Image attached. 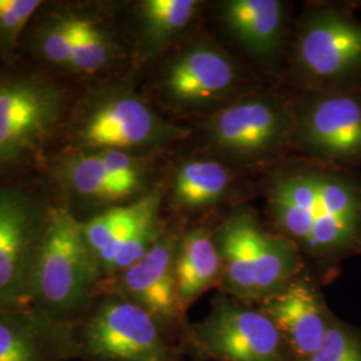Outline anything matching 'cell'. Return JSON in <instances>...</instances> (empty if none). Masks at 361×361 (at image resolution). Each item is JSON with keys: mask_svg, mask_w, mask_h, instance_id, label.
I'll use <instances>...</instances> for the list:
<instances>
[{"mask_svg": "<svg viewBox=\"0 0 361 361\" xmlns=\"http://www.w3.org/2000/svg\"><path fill=\"white\" fill-rule=\"evenodd\" d=\"M269 214L298 250L325 262L361 253V180L348 169L304 166L280 173Z\"/></svg>", "mask_w": 361, "mask_h": 361, "instance_id": "1", "label": "cell"}, {"mask_svg": "<svg viewBox=\"0 0 361 361\" xmlns=\"http://www.w3.org/2000/svg\"><path fill=\"white\" fill-rule=\"evenodd\" d=\"M75 97L70 82L47 71L20 62L0 66V182L42 168Z\"/></svg>", "mask_w": 361, "mask_h": 361, "instance_id": "2", "label": "cell"}, {"mask_svg": "<svg viewBox=\"0 0 361 361\" xmlns=\"http://www.w3.org/2000/svg\"><path fill=\"white\" fill-rule=\"evenodd\" d=\"M189 134L190 130L159 116L128 80H101L77 94L61 146L150 155Z\"/></svg>", "mask_w": 361, "mask_h": 361, "instance_id": "3", "label": "cell"}, {"mask_svg": "<svg viewBox=\"0 0 361 361\" xmlns=\"http://www.w3.org/2000/svg\"><path fill=\"white\" fill-rule=\"evenodd\" d=\"M153 168L149 155L116 150L82 152L61 146L39 170L55 202L79 221H86L149 193Z\"/></svg>", "mask_w": 361, "mask_h": 361, "instance_id": "4", "label": "cell"}, {"mask_svg": "<svg viewBox=\"0 0 361 361\" xmlns=\"http://www.w3.org/2000/svg\"><path fill=\"white\" fill-rule=\"evenodd\" d=\"M102 279L82 222L55 202L32 271L30 304L75 325L99 295Z\"/></svg>", "mask_w": 361, "mask_h": 361, "instance_id": "5", "label": "cell"}, {"mask_svg": "<svg viewBox=\"0 0 361 361\" xmlns=\"http://www.w3.org/2000/svg\"><path fill=\"white\" fill-rule=\"evenodd\" d=\"M226 296L259 304L298 277L300 250L281 234L267 232L247 212L234 213L214 233Z\"/></svg>", "mask_w": 361, "mask_h": 361, "instance_id": "6", "label": "cell"}, {"mask_svg": "<svg viewBox=\"0 0 361 361\" xmlns=\"http://www.w3.org/2000/svg\"><path fill=\"white\" fill-rule=\"evenodd\" d=\"M178 349L197 361H296L268 316L226 295L204 320L186 325Z\"/></svg>", "mask_w": 361, "mask_h": 361, "instance_id": "7", "label": "cell"}, {"mask_svg": "<svg viewBox=\"0 0 361 361\" xmlns=\"http://www.w3.org/2000/svg\"><path fill=\"white\" fill-rule=\"evenodd\" d=\"M79 360L180 361L178 345L138 305L99 293L74 325Z\"/></svg>", "mask_w": 361, "mask_h": 361, "instance_id": "8", "label": "cell"}, {"mask_svg": "<svg viewBox=\"0 0 361 361\" xmlns=\"http://www.w3.org/2000/svg\"><path fill=\"white\" fill-rule=\"evenodd\" d=\"M54 204L46 182H0V310L30 302L32 271Z\"/></svg>", "mask_w": 361, "mask_h": 361, "instance_id": "9", "label": "cell"}, {"mask_svg": "<svg viewBox=\"0 0 361 361\" xmlns=\"http://www.w3.org/2000/svg\"><path fill=\"white\" fill-rule=\"evenodd\" d=\"M295 118L269 97H246L209 116L210 146L235 162L255 164L280 153L293 137Z\"/></svg>", "mask_w": 361, "mask_h": 361, "instance_id": "10", "label": "cell"}, {"mask_svg": "<svg viewBox=\"0 0 361 361\" xmlns=\"http://www.w3.org/2000/svg\"><path fill=\"white\" fill-rule=\"evenodd\" d=\"M293 137L320 165L349 169L361 164V86L316 92L295 118Z\"/></svg>", "mask_w": 361, "mask_h": 361, "instance_id": "11", "label": "cell"}, {"mask_svg": "<svg viewBox=\"0 0 361 361\" xmlns=\"http://www.w3.org/2000/svg\"><path fill=\"white\" fill-rule=\"evenodd\" d=\"M297 62L319 90L361 86V20L326 7L310 13L297 39Z\"/></svg>", "mask_w": 361, "mask_h": 361, "instance_id": "12", "label": "cell"}, {"mask_svg": "<svg viewBox=\"0 0 361 361\" xmlns=\"http://www.w3.org/2000/svg\"><path fill=\"white\" fill-rule=\"evenodd\" d=\"M178 243L180 235L168 229L140 261L99 286V293H114L147 312L177 345L188 325L176 277Z\"/></svg>", "mask_w": 361, "mask_h": 361, "instance_id": "13", "label": "cell"}, {"mask_svg": "<svg viewBox=\"0 0 361 361\" xmlns=\"http://www.w3.org/2000/svg\"><path fill=\"white\" fill-rule=\"evenodd\" d=\"M238 83L240 70L232 56L216 46L197 43L169 59L158 90L169 107L194 110L226 98Z\"/></svg>", "mask_w": 361, "mask_h": 361, "instance_id": "14", "label": "cell"}, {"mask_svg": "<svg viewBox=\"0 0 361 361\" xmlns=\"http://www.w3.org/2000/svg\"><path fill=\"white\" fill-rule=\"evenodd\" d=\"M79 360L74 325L32 304L0 310V361Z\"/></svg>", "mask_w": 361, "mask_h": 361, "instance_id": "15", "label": "cell"}, {"mask_svg": "<svg viewBox=\"0 0 361 361\" xmlns=\"http://www.w3.org/2000/svg\"><path fill=\"white\" fill-rule=\"evenodd\" d=\"M257 308L280 331L296 361H307L316 353L335 316L317 286L301 277L261 301Z\"/></svg>", "mask_w": 361, "mask_h": 361, "instance_id": "16", "label": "cell"}, {"mask_svg": "<svg viewBox=\"0 0 361 361\" xmlns=\"http://www.w3.org/2000/svg\"><path fill=\"white\" fill-rule=\"evenodd\" d=\"M74 42L70 82L91 85L110 75L128 59V52L107 18L95 6L59 1Z\"/></svg>", "mask_w": 361, "mask_h": 361, "instance_id": "17", "label": "cell"}, {"mask_svg": "<svg viewBox=\"0 0 361 361\" xmlns=\"http://www.w3.org/2000/svg\"><path fill=\"white\" fill-rule=\"evenodd\" d=\"M161 202L162 193L150 190L138 200L110 207L91 219L80 221L85 241L97 258L104 279L118 250L145 224L159 216Z\"/></svg>", "mask_w": 361, "mask_h": 361, "instance_id": "18", "label": "cell"}, {"mask_svg": "<svg viewBox=\"0 0 361 361\" xmlns=\"http://www.w3.org/2000/svg\"><path fill=\"white\" fill-rule=\"evenodd\" d=\"M74 42L59 1H44L27 27L20 61L70 82Z\"/></svg>", "mask_w": 361, "mask_h": 361, "instance_id": "19", "label": "cell"}, {"mask_svg": "<svg viewBox=\"0 0 361 361\" xmlns=\"http://www.w3.org/2000/svg\"><path fill=\"white\" fill-rule=\"evenodd\" d=\"M134 52L150 61L164 51L192 23L200 10L197 0H141L131 8Z\"/></svg>", "mask_w": 361, "mask_h": 361, "instance_id": "20", "label": "cell"}, {"mask_svg": "<svg viewBox=\"0 0 361 361\" xmlns=\"http://www.w3.org/2000/svg\"><path fill=\"white\" fill-rule=\"evenodd\" d=\"M221 19L246 51L257 56L271 55L283 38L284 6L277 0L225 1Z\"/></svg>", "mask_w": 361, "mask_h": 361, "instance_id": "21", "label": "cell"}, {"mask_svg": "<svg viewBox=\"0 0 361 361\" xmlns=\"http://www.w3.org/2000/svg\"><path fill=\"white\" fill-rule=\"evenodd\" d=\"M222 264L214 234L197 226L180 235L176 277L183 312L189 310L213 285L219 284Z\"/></svg>", "mask_w": 361, "mask_h": 361, "instance_id": "22", "label": "cell"}, {"mask_svg": "<svg viewBox=\"0 0 361 361\" xmlns=\"http://www.w3.org/2000/svg\"><path fill=\"white\" fill-rule=\"evenodd\" d=\"M232 173L219 161L182 162L171 182V200L177 207L198 210L217 205L232 186Z\"/></svg>", "mask_w": 361, "mask_h": 361, "instance_id": "23", "label": "cell"}, {"mask_svg": "<svg viewBox=\"0 0 361 361\" xmlns=\"http://www.w3.org/2000/svg\"><path fill=\"white\" fill-rule=\"evenodd\" d=\"M43 0H0V62H20V44L27 27L38 13Z\"/></svg>", "mask_w": 361, "mask_h": 361, "instance_id": "24", "label": "cell"}, {"mask_svg": "<svg viewBox=\"0 0 361 361\" xmlns=\"http://www.w3.org/2000/svg\"><path fill=\"white\" fill-rule=\"evenodd\" d=\"M307 361H361L360 331L334 316L323 344Z\"/></svg>", "mask_w": 361, "mask_h": 361, "instance_id": "25", "label": "cell"}]
</instances>
